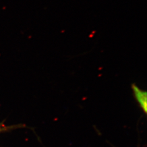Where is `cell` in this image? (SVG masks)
<instances>
[{"mask_svg":"<svg viewBox=\"0 0 147 147\" xmlns=\"http://www.w3.org/2000/svg\"><path fill=\"white\" fill-rule=\"evenodd\" d=\"M135 98L139 104L140 107L142 108L143 112L146 113L147 111V95L145 90L138 88L136 85L133 84L132 86Z\"/></svg>","mask_w":147,"mask_h":147,"instance_id":"obj_1","label":"cell"},{"mask_svg":"<svg viewBox=\"0 0 147 147\" xmlns=\"http://www.w3.org/2000/svg\"><path fill=\"white\" fill-rule=\"evenodd\" d=\"M8 129L7 127H0V132H1L5 131V130H7Z\"/></svg>","mask_w":147,"mask_h":147,"instance_id":"obj_2","label":"cell"}]
</instances>
